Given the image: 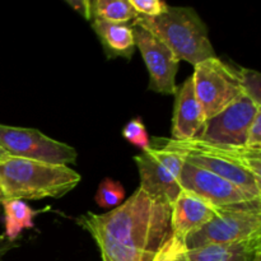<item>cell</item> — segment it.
Listing matches in <instances>:
<instances>
[{
	"instance_id": "cell-1",
	"label": "cell",
	"mask_w": 261,
	"mask_h": 261,
	"mask_svg": "<svg viewBox=\"0 0 261 261\" xmlns=\"http://www.w3.org/2000/svg\"><path fill=\"white\" fill-rule=\"evenodd\" d=\"M172 204L137 189L127 200L103 214L78 217L76 223L96 242L102 261H162L178 241Z\"/></svg>"
},
{
	"instance_id": "cell-2",
	"label": "cell",
	"mask_w": 261,
	"mask_h": 261,
	"mask_svg": "<svg viewBox=\"0 0 261 261\" xmlns=\"http://www.w3.org/2000/svg\"><path fill=\"white\" fill-rule=\"evenodd\" d=\"M150 147L176 153L184 162L226 178L261 198V149L214 144L199 139L173 140L157 137L150 139Z\"/></svg>"
},
{
	"instance_id": "cell-3",
	"label": "cell",
	"mask_w": 261,
	"mask_h": 261,
	"mask_svg": "<svg viewBox=\"0 0 261 261\" xmlns=\"http://www.w3.org/2000/svg\"><path fill=\"white\" fill-rule=\"evenodd\" d=\"M82 177L69 166L8 155L0 161V203L9 199H59L78 186Z\"/></svg>"
},
{
	"instance_id": "cell-4",
	"label": "cell",
	"mask_w": 261,
	"mask_h": 261,
	"mask_svg": "<svg viewBox=\"0 0 261 261\" xmlns=\"http://www.w3.org/2000/svg\"><path fill=\"white\" fill-rule=\"evenodd\" d=\"M132 23L150 31L180 61L195 66L206 59L217 58L206 24L193 8L168 5L160 17L138 15Z\"/></svg>"
},
{
	"instance_id": "cell-5",
	"label": "cell",
	"mask_w": 261,
	"mask_h": 261,
	"mask_svg": "<svg viewBox=\"0 0 261 261\" xmlns=\"http://www.w3.org/2000/svg\"><path fill=\"white\" fill-rule=\"evenodd\" d=\"M261 237V201L219 206L217 214L184 241L186 250Z\"/></svg>"
},
{
	"instance_id": "cell-6",
	"label": "cell",
	"mask_w": 261,
	"mask_h": 261,
	"mask_svg": "<svg viewBox=\"0 0 261 261\" xmlns=\"http://www.w3.org/2000/svg\"><path fill=\"white\" fill-rule=\"evenodd\" d=\"M191 78L205 120L223 111L242 93L237 70L218 58L196 64Z\"/></svg>"
},
{
	"instance_id": "cell-7",
	"label": "cell",
	"mask_w": 261,
	"mask_h": 261,
	"mask_svg": "<svg viewBox=\"0 0 261 261\" xmlns=\"http://www.w3.org/2000/svg\"><path fill=\"white\" fill-rule=\"evenodd\" d=\"M0 147L12 157L51 165H74L78 158V153L73 147L30 127L0 124Z\"/></svg>"
},
{
	"instance_id": "cell-8",
	"label": "cell",
	"mask_w": 261,
	"mask_h": 261,
	"mask_svg": "<svg viewBox=\"0 0 261 261\" xmlns=\"http://www.w3.org/2000/svg\"><path fill=\"white\" fill-rule=\"evenodd\" d=\"M140 176L139 189L154 198L173 204L181 193L180 175L184 160L170 150L149 147L134 157Z\"/></svg>"
},
{
	"instance_id": "cell-9",
	"label": "cell",
	"mask_w": 261,
	"mask_h": 261,
	"mask_svg": "<svg viewBox=\"0 0 261 261\" xmlns=\"http://www.w3.org/2000/svg\"><path fill=\"white\" fill-rule=\"evenodd\" d=\"M260 110L251 98L241 93L223 111L205 120L196 139L214 144L245 145L247 132Z\"/></svg>"
},
{
	"instance_id": "cell-10",
	"label": "cell",
	"mask_w": 261,
	"mask_h": 261,
	"mask_svg": "<svg viewBox=\"0 0 261 261\" xmlns=\"http://www.w3.org/2000/svg\"><path fill=\"white\" fill-rule=\"evenodd\" d=\"M135 47L139 48L145 66L149 73L148 89L160 94H175L177 91L176 74H177L180 60L175 54L150 31L133 24Z\"/></svg>"
},
{
	"instance_id": "cell-11",
	"label": "cell",
	"mask_w": 261,
	"mask_h": 261,
	"mask_svg": "<svg viewBox=\"0 0 261 261\" xmlns=\"http://www.w3.org/2000/svg\"><path fill=\"white\" fill-rule=\"evenodd\" d=\"M180 188L218 208L261 201V198L247 193L231 181L186 162L180 175Z\"/></svg>"
},
{
	"instance_id": "cell-12",
	"label": "cell",
	"mask_w": 261,
	"mask_h": 261,
	"mask_svg": "<svg viewBox=\"0 0 261 261\" xmlns=\"http://www.w3.org/2000/svg\"><path fill=\"white\" fill-rule=\"evenodd\" d=\"M175 96L171 139H196L205 124V116L195 96L191 76H189L180 87H177Z\"/></svg>"
},
{
	"instance_id": "cell-13",
	"label": "cell",
	"mask_w": 261,
	"mask_h": 261,
	"mask_svg": "<svg viewBox=\"0 0 261 261\" xmlns=\"http://www.w3.org/2000/svg\"><path fill=\"white\" fill-rule=\"evenodd\" d=\"M218 206L209 204L199 196L181 190L172 204V228L175 237L184 244L194 232L200 229L217 214Z\"/></svg>"
},
{
	"instance_id": "cell-14",
	"label": "cell",
	"mask_w": 261,
	"mask_h": 261,
	"mask_svg": "<svg viewBox=\"0 0 261 261\" xmlns=\"http://www.w3.org/2000/svg\"><path fill=\"white\" fill-rule=\"evenodd\" d=\"M188 261H254L261 256V237L232 242L214 244L186 250Z\"/></svg>"
},
{
	"instance_id": "cell-15",
	"label": "cell",
	"mask_w": 261,
	"mask_h": 261,
	"mask_svg": "<svg viewBox=\"0 0 261 261\" xmlns=\"http://www.w3.org/2000/svg\"><path fill=\"white\" fill-rule=\"evenodd\" d=\"M92 28L96 32L107 58H124L126 60L133 58L135 42L132 25L93 19Z\"/></svg>"
},
{
	"instance_id": "cell-16",
	"label": "cell",
	"mask_w": 261,
	"mask_h": 261,
	"mask_svg": "<svg viewBox=\"0 0 261 261\" xmlns=\"http://www.w3.org/2000/svg\"><path fill=\"white\" fill-rule=\"evenodd\" d=\"M4 211V224L5 237L9 241H17L23 229L32 228L35 226L33 218L38 212L33 211L24 200L19 199H9L0 203Z\"/></svg>"
},
{
	"instance_id": "cell-17",
	"label": "cell",
	"mask_w": 261,
	"mask_h": 261,
	"mask_svg": "<svg viewBox=\"0 0 261 261\" xmlns=\"http://www.w3.org/2000/svg\"><path fill=\"white\" fill-rule=\"evenodd\" d=\"M92 20L101 19L110 23L127 24L138 17L129 0H94L91 2Z\"/></svg>"
},
{
	"instance_id": "cell-18",
	"label": "cell",
	"mask_w": 261,
	"mask_h": 261,
	"mask_svg": "<svg viewBox=\"0 0 261 261\" xmlns=\"http://www.w3.org/2000/svg\"><path fill=\"white\" fill-rule=\"evenodd\" d=\"M125 199V189L122 188L119 181H115L112 178H103L101 181L97 190L94 200L99 208H116L124 201Z\"/></svg>"
},
{
	"instance_id": "cell-19",
	"label": "cell",
	"mask_w": 261,
	"mask_h": 261,
	"mask_svg": "<svg viewBox=\"0 0 261 261\" xmlns=\"http://www.w3.org/2000/svg\"><path fill=\"white\" fill-rule=\"evenodd\" d=\"M241 84L242 93L251 98L257 106L261 107V76L259 71L241 68L237 70Z\"/></svg>"
},
{
	"instance_id": "cell-20",
	"label": "cell",
	"mask_w": 261,
	"mask_h": 261,
	"mask_svg": "<svg viewBox=\"0 0 261 261\" xmlns=\"http://www.w3.org/2000/svg\"><path fill=\"white\" fill-rule=\"evenodd\" d=\"M122 137L130 144L140 148L142 150L148 149L150 147V139L148 137L145 125L143 124V120L140 117H135L125 125V127L122 129Z\"/></svg>"
},
{
	"instance_id": "cell-21",
	"label": "cell",
	"mask_w": 261,
	"mask_h": 261,
	"mask_svg": "<svg viewBox=\"0 0 261 261\" xmlns=\"http://www.w3.org/2000/svg\"><path fill=\"white\" fill-rule=\"evenodd\" d=\"M138 15L147 18L160 17L167 10L168 4L161 0H129Z\"/></svg>"
},
{
	"instance_id": "cell-22",
	"label": "cell",
	"mask_w": 261,
	"mask_h": 261,
	"mask_svg": "<svg viewBox=\"0 0 261 261\" xmlns=\"http://www.w3.org/2000/svg\"><path fill=\"white\" fill-rule=\"evenodd\" d=\"M245 145L252 149H261V110L255 115L249 132H247Z\"/></svg>"
},
{
	"instance_id": "cell-23",
	"label": "cell",
	"mask_w": 261,
	"mask_h": 261,
	"mask_svg": "<svg viewBox=\"0 0 261 261\" xmlns=\"http://www.w3.org/2000/svg\"><path fill=\"white\" fill-rule=\"evenodd\" d=\"M66 4L78 12L86 20H92V9L89 0H68Z\"/></svg>"
},
{
	"instance_id": "cell-24",
	"label": "cell",
	"mask_w": 261,
	"mask_h": 261,
	"mask_svg": "<svg viewBox=\"0 0 261 261\" xmlns=\"http://www.w3.org/2000/svg\"><path fill=\"white\" fill-rule=\"evenodd\" d=\"M185 252L186 249L182 242H177L176 246L166 255V257L162 261H188Z\"/></svg>"
},
{
	"instance_id": "cell-25",
	"label": "cell",
	"mask_w": 261,
	"mask_h": 261,
	"mask_svg": "<svg viewBox=\"0 0 261 261\" xmlns=\"http://www.w3.org/2000/svg\"><path fill=\"white\" fill-rule=\"evenodd\" d=\"M17 246V241H9V240L5 237V234H2V236H0V261H3L5 255H7L10 250L15 249Z\"/></svg>"
},
{
	"instance_id": "cell-26",
	"label": "cell",
	"mask_w": 261,
	"mask_h": 261,
	"mask_svg": "<svg viewBox=\"0 0 261 261\" xmlns=\"http://www.w3.org/2000/svg\"><path fill=\"white\" fill-rule=\"evenodd\" d=\"M7 157H8L7 152H5V150L3 149L2 147H0V161H3V160H4V158H7Z\"/></svg>"
},
{
	"instance_id": "cell-27",
	"label": "cell",
	"mask_w": 261,
	"mask_h": 261,
	"mask_svg": "<svg viewBox=\"0 0 261 261\" xmlns=\"http://www.w3.org/2000/svg\"><path fill=\"white\" fill-rule=\"evenodd\" d=\"M254 261H261V256H257V257H256V259H255Z\"/></svg>"
}]
</instances>
